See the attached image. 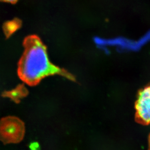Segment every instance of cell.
<instances>
[{
  "label": "cell",
  "mask_w": 150,
  "mask_h": 150,
  "mask_svg": "<svg viewBox=\"0 0 150 150\" xmlns=\"http://www.w3.org/2000/svg\"><path fill=\"white\" fill-rule=\"evenodd\" d=\"M20 78L29 85H35L46 77L62 74V71L51 63L45 46L35 37L27 38L18 69Z\"/></svg>",
  "instance_id": "obj_1"
},
{
  "label": "cell",
  "mask_w": 150,
  "mask_h": 150,
  "mask_svg": "<svg viewBox=\"0 0 150 150\" xmlns=\"http://www.w3.org/2000/svg\"><path fill=\"white\" fill-rule=\"evenodd\" d=\"M24 134V123L18 117H6L0 120V140L4 144L20 142Z\"/></svg>",
  "instance_id": "obj_2"
},
{
  "label": "cell",
  "mask_w": 150,
  "mask_h": 150,
  "mask_svg": "<svg viewBox=\"0 0 150 150\" xmlns=\"http://www.w3.org/2000/svg\"><path fill=\"white\" fill-rule=\"evenodd\" d=\"M135 109L136 122L144 125H150V86L139 92Z\"/></svg>",
  "instance_id": "obj_3"
},
{
  "label": "cell",
  "mask_w": 150,
  "mask_h": 150,
  "mask_svg": "<svg viewBox=\"0 0 150 150\" xmlns=\"http://www.w3.org/2000/svg\"><path fill=\"white\" fill-rule=\"evenodd\" d=\"M27 95V91L25 88H18L16 89L5 93L4 96L9 98L15 103H18L20 100Z\"/></svg>",
  "instance_id": "obj_4"
},
{
  "label": "cell",
  "mask_w": 150,
  "mask_h": 150,
  "mask_svg": "<svg viewBox=\"0 0 150 150\" xmlns=\"http://www.w3.org/2000/svg\"><path fill=\"white\" fill-rule=\"evenodd\" d=\"M17 27V26L16 25V24L14 23H12V22L7 24V26H6L7 31H8L9 32H10L16 30Z\"/></svg>",
  "instance_id": "obj_5"
},
{
  "label": "cell",
  "mask_w": 150,
  "mask_h": 150,
  "mask_svg": "<svg viewBox=\"0 0 150 150\" xmlns=\"http://www.w3.org/2000/svg\"><path fill=\"white\" fill-rule=\"evenodd\" d=\"M3 1H6V2H9V3H14L17 1V0H2Z\"/></svg>",
  "instance_id": "obj_6"
},
{
  "label": "cell",
  "mask_w": 150,
  "mask_h": 150,
  "mask_svg": "<svg viewBox=\"0 0 150 150\" xmlns=\"http://www.w3.org/2000/svg\"><path fill=\"white\" fill-rule=\"evenodd\" d=\"M148 145H149V150H150V134H149L148 138Z\"/></svg>",
  "instance_id": "obj_7"
}]
</instances>
